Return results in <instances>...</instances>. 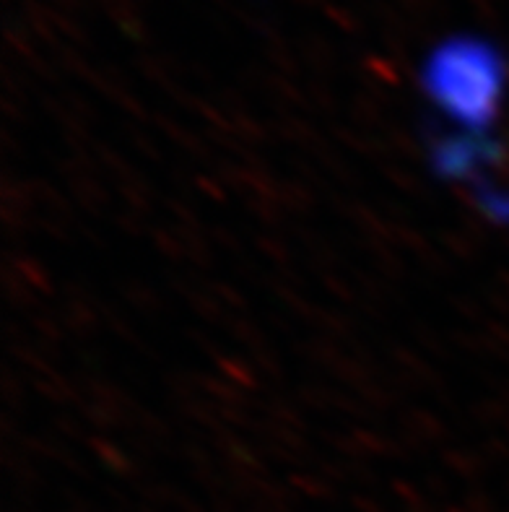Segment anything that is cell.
<instances>
[{
  "mask_svg": "<svg viewBox=\"0 0 509 512\" xmlns=\"http://www.w3.org/2000/svg\"><path fill=\"white\" fill-rule=\"evenodd\" d=\"M499 146L489 136H473V133H452L450 138L434 146V169L439 177H471L481 175V169L489 162H497Z\"/></svg>",
  "mask_w": 509,
  "mask_h": 512,
  "instance_id": "7a4b0ae2",
  "label": "cell"
},
{
  "mask_svg": "<svg viewBox=\"0 0 509 512\" xmlns=\"http://www.w3.org/2000/svg\"><path fill=\"white\" fill-rule=\"evenodd\" d=\"M421 86L439 115L450 117L473 136H486L502 110L507 63L489 39L455 34L426 55Z\"/></svg>",
  "mask_w": 509,
  "mask_h": 512,
  "instance_id": "6da1fadb",
  "label": "cell"
}]
</instances>
